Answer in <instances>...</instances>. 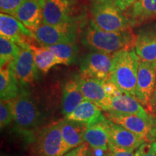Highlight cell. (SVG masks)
<instances>
[{
  "mask_svg": "<svg viewBox=\"0 0 156 156\" xmlns=\"http://www.w3.org/2000/svg\"><path fill=\"white\" fill-rule=\"evenodd\" d=\"M136 35L132 28L122 31H106L98 29L90 23L84 32L83 45L95 51L114 54L129 47H134Z\"/></svg>",
  "mask_w": 156,
  "mask_h": 156,
  "instance_id": "cell-1",
  "label": "cell"
},
{
  "mask_svg": "<svg viewBox=\"0 0 156 156\" xmlns=\"http://www.w3.org/2000/svg\"><path fill=\"white\" fill-rule=\"evenodd\" d=\"M139 62L134 47L124 48L114 53L112 81L122 93L134 98Z\"/></svg>",
  "mask_w": 156,
  "mask_h": 156,
  "instance_id": "cell-2",
  "label": "cell"
},
{
  "mask_svg": "<svg viewBox=\"0 0 156 156\" xmlns=\"http://www.w3.org/2000/svg\"><path fill=\"white\" fill-rule=\"evenodd\" d=\"M90 23L101 30L122 31L132 28L114 0H90Z\"/></svg>",
  "mask_w": 156,
  "mask_h": 156,
  "instance_id": "cell-3",
  "label": "cell"
},
{
  "mask_svg": "<svg viewBox=\"0 0 156 156\" xmlns=\"http://www.w3.org/2000/svg\"><path fill=\"white\" fill-rule=\"evenodd\" d=\"M9 101L15 126L20 132H31L40 125L41 114L28 93L21 90L18 96Z\"/></svg>",
  "mask_w": 156,
  "mask_h": 156,
  "instance_id": "cell-4",
  "label": "cell"
},
{
  "mask_svg": "<svg viewBox=\"0 0 156 156\" xmlns=\"http://www.w3.org/2000/svg\"><path fill=\"white\" fill-rule=\"evenodd\" d=\"M35 40L41 46L75 41L77 33L76 23H67L62 25L41 24L38 28L32 30Z\"/></svg>",
  "mask_w": 156,
  "mask_h": 156,
  "instance_id": "cell-5",
  "label": "cell"
},
{
  "mask_svg": "<svg viewBox=\"0 0 156 156\" xmlns=\"http://www.w3.org/2000/svg\"><path fill=\"white\" fill-rule=\"evenodd\" d=\"M69 150L64 142L59 122L43 129L37 137V156H63Z\"/></svg>",
  "mask_w": 156,
  "mask_h": 156,
  "instance_id": "cell-6",
  "label": "cell"
},
{
  "mask_svg": "<svg viewBox=\"0 0 156 156\" xmlns=\"http://www.w3.org/2000/svg\"><path fill=\"white\" fill-rule=\"evenodd\" d=\"M114 54L90 52L83 58L80 64V74L90 76L103 82L112 81Z\"/></svg>",
  "mask_w": 156,
  "mask_h": 156,
  "instance_id": "cell-7",
  "label": "cell"
},
{
  "mask_svg": "<svg viewBox=\"0 0 156 156\" xmlns=\"http://www.w3.org/2000/svg\"><path fill=\"white\" fill-rule=\"evenodd\" d=\"M43 12V23L46 25H62L75 23L73 0H40Z\"/></svg>",
  "mask_w": 156,
  "mask_h": 156,
  "instance_id": "cell-8",
  "label": "cell"
},
{
  "mask_svg": "<svg viewBox=\"0 0 156 156\" xmlns=\"http://www.w3.org/2000/svg\"><path fill=\"white\" fill-rule=\"evenodd\" d=\"M155 85L156 62H147L140 59L135 98L143 107L148 108Z\"/></svg>",
  "mask_w": 156,
  "mask_h": 156,
  "instance_id": "cell-9",
  "label": "cell"
},
{
  "mask_svg": "<svg viewBox=\"0 0 156 156\" xmlns=\"http://www.w3.org/2000/svg\"><path fill=\"white\" fill-rule=\"evenodd\" d=\"M0 36L12 41L21 48L28 47L29 45L36 41L32 31L14 16L5 13L0 14Z\"/></svg>",
  "mask_w": 156,
  "mask_h": 156,
  "instance_id": "cell-10",
  "label": "cell"
},
{
  "mask_svg": "<svg viewBox=\"0 0 156 156\" xmlns=\"http://www.w3.org/2000/svg\"><path fill=\"white\" fill-rule=\"evenodd\" d=\"M75 79L86 100L95 103L105 112L110 110L112 98L105 88V82L83 74H80Z\"/></svg>",
  "mask_w": 156,
  "mask_h": 156,
  "instance_id": "cell-11",
  "label": "cell"
},
{
  "mask_svg": "<svg viewBox=\"0 0 156 156\" xmlns=\"http://www.w3.org/2000/svg\"><path fill=\"white\" fill-rule=\"evenodd\" d=\"M9 67L20 85L30 84L37 79L38 68L29 47L21 48L18 56L9 64Z\"/></svg>",
  "mask_w": 156,
  "mask_h": 156,
  "instance_id": "cell-12",
  "label": "cell"
},
{
  "mask_svg": "<svg viewBox=\"0 0 156 156\" xmlns=\"http://www.w3.org/2000/svg\"><path fill=\"white\" fill-rule=\"evenodd\" d=\"M106 115L108 119L141 136L145 142H149L153 125L154 118L153 117L145 119L136 114H119L112 111H107Z\"/></svg>",
  "mask_w": 156,
  "mask_h": 156,
  "instance_id": "cell-13",
  "label": "cell"
},
{
  "mask_svg": "<svg viewBox=\"0 0 156 156\" xmlns=\"http://www.w3.org/2000/svg\"><path fill=\"white\" fill-rule=\"evenodd\" d=\"M109 141L110 134L108 119L105 118L103 115L95 122L87 124L85 134V142L90 147L108 151Z\"/></svg>",
  "mask_w": 156,
  "mask_h": 156,
  "instance_id": "cell-14",
  "label": "cell"
},
{
  "mask_svg": "<svg viewBox=\"0 0 156 156\" xmlns=\"http://www.w3.org/2000/svg\"><path fill=\"white\" fill-rule=\"evenodd\" d=\"M108 122L110 134L109 143L116 147L134 151L146 142L141 136L133 133L111 120L108 119Z\"/></svg>",
  "mask_w": 156,
  "mask_h": 156,
  "instance_id": "cell-15",
  "label": "cell"
},
{
  "mask_svg": "<svg viewBox=\"0 0 156 156\" xmlns=\"http://www.w3.org/2000/svg\"><path fill=\"white\" fill-rule=\"evenodd\" d=\"M124 13L130 26H140L156 18V0H136Z\"/></svg>",
  "mask_w": 156,
  "mask_h": 156,
  "instance_id": "cell-16",
  "label": "cell"
},
{
  "mask_svg": "<svg viewBox=\"0 0 156 156\" xmlns=\"http://www.w3.org/2000/svg\"><path fill=\"white\" fill-rule=\"evenodd\" d=\"M134 49L140 59L156 62V25L139 31L136 36Z\"/></svg>",
  "mask_w": 156,
  "mask_h": 156,
  "instance_id": "cell-17",
  "label": "cell"
},
{
  "mask_svg": "<svg viewBox=\"0 0 156 156\" xmlns=\"http://www.w3.org/2000/svg\"><path fill=\"white\" fill-rule=\"evenodd\" d=\"M15 18L31 31L43 23V12L40 0H25L14 15Z\"/></svg>",
  "mask_w": 156,
  "mask_h": 156,
  "instance_id": "cell-18",
  "label": "cell"
},
{
  "mask_svg": "<svg viewBox=\"0 0 156 156\" xmlns=\"http://www.w3.org/2000/svg\"><path fill=\"white\" fill-rule=\"evenodd\" d=\"M62 137L69 151L85 142L87 124L64 119L59 122Z\"/></svg>",
  "mask_w": 156,
  "mask_h": 156,
  "instance_id": "cell-19",
  "label": "cell"
},
{
  "mask_svg": "<svg viewBox=\"0 0 156 156\" xmlns=\"http://www.w3.org/2000/svg\"><path fill=\"white\" fill-rule=\"evenodd\" d=\"M109 111L124 114H136L145 119L153 117L147 113L135 98L124 93L112 98Z\"/></svg>",
  "mask_w": 156,
  "mask_h": 156,
  "instance_id": "cell-20",
  "label": "cell"
},
{
  "mask_svg": "<svg viewBox=\"0 0 156 156\" xmlns=\"http://www.w3.org/2000/svg\"><path fill=\"white\" fill-rule=\"evenodd\" d=\"M62 92V113L65 116L73 112L80 103L86 100L80 89L76 79H70L66 82Z\"/></svg>",
  "mask_w": 156,
  "mask_h": 156,
  "instance_id": "cell-21",
  "label": "cell"
},
{
  "mask_svg": "<svg viewBox=\"0 0 156 156\" xmlns=\"http://www.w3.org/2000/svg\"><path fill=\"white\" fill-rule=\"evenodd\" d=\"M20 84L9 69V64L0 69V96L1 100L9 101L17 98L21 92Z\"/></svg>",
  "mask_w": 156,
  "mask_h": 156,
  "instance_id": "cell-22",
  "label": "cell"
},
{
  "mask_svg": "<svg viewBox=\"0 0 156 156\" xmlns=\"http://www.w3.org/2000/svg\"><path fill=\"white\" fill-rule=\"evenodd\" d=\"M101 109L100 107L91 101L85 100L80 103L73 112L65 116V118L89 124L95 122L103 116Z\"/></svg>",
  "mask_w": 156,
  "mask_h": 156,
  "instance_id": "cell-23",
  "label": "cell"
},
{
  "mask_svg": "<svg viewBox=\"0 0 156 156\" xmlns=\"http://www.w3.org/2000/svg\"><path fill=\"white\" fill-rule=\"evenodd\" d=\"M28 47L32 51L35 62L38 70L47 73L54 66L63 64L59 58L46 46H37L35 44H30Z\"/></svg>",
  "mask_w": 156,
  "mask_h": 156,
  "instance_id": "cell-24",
  "label": "cell"
},
{
  "mask_svg": "<svg viewBox=\"0 0 156 156\" xmlns=\"http://www.w3.org/2000/svg\"><path fill=\"white\" fill-rule=\"evenodd\" d=\"M48 48L63 62L64 65H69L73 63L77 56V46L75 41L62 43L48 46Z\"/></svg>",
  "mask_w": 156,
  "mask_h": 156,
  "instance_id": "cell-25",
  "label": "cell"
},
{
  "mask_svg": "<svg viewBox=\"0 0 156 156\" xmlns=\"http://www.w3.org/2000/svg\"><path fill=\"white\" fill-rule=\"evenodd\" d=\"M21 47L9 39L0 36V65L9 64L18 56Z\"/></svg>",
  "mask_w": 156,
  "mask_h": 156,
  "instance_id": "cell-26",
  "label": "cell"
},
{
  "mask_svg": "<svg viewBox=\"0 0 156 156\" xmlns=\"http://www.w3.org/2000/svg\"><path fill=\"white\" fill-rule=\"evenodd\" d=\"M14 122L12 108L10 101L1 100L0 102V126L1 129L9 125Z\"/></svg>",
  "mask_w": 156,
  "mask_h": 156,
  "instance_id": "cell-27",
  "label": "cell"
},
{
  "mask_svg": "<svg viewBox=\"0 0 156 156\" xmlns=\"http://www.w3.org/2000/svg\"><path fill=\"white\" fill-rule=\"evenodd\" d=\"M25 0H0L1 13L14 16L17 9Z\"/></svg>",
  "mask_w": 156,
  "mask_h": 156,
  "instance_id": "cell-28",
  "label": "cell"
},
{
  "mask_svg": "<svg viewBox=\"0 0 156 156\" xmlns=\"http://www.w3.org/2000/svg\"><path fill=\"white\" fill-rule=\"evenodd\" d=\"M108 156H135L133 151L116 147L111 143L108 144Z\"/></svg>",
  "mask_w": 156,
  "mask_h": 156,
  "instance_id": "cell-29",
  "label": "cell"
},
{
  "mask_svg": "<svg viewBox=\"0 0 156 156\" xmlns=\"http://www.w3.org/2000/svg\"><path fill=\"white\" fill-rule=\"evenodd\" d=\"M90 146L87 142H84L78 147L74 148L69 152H67L63 156H87Z\"/></svg>",
  "mask_w": 156,
  "mask_h": 156,
  "instance_id": "cell-30",
  "label": "cell"
},
{
  "mask_svg": "<svg viewBox=\"0 0 156 156\" xmlns=\"http://www.w3.org/2000/svg\"><path fill=\"white\" fill-rule=\"evenodd\" d=\"M135 156H156V153L153 150L151 143L145 142L136 150Z\"/></svg>",
  "mask_w": 156,
  "mask_h": 156,
  "instance_id": "cell-31",
  "label": "cell"
},
{
  "mask_svg": "<svg viewBox=\"0 0 156 156\" xmlns=\"http://www.w3.org/2000/svg\"><path fill=\"white\" fill-rule=\"evenodd\" d=\"M114 2L116 4L119 8L123 12L126 11L129 7L133 4L136 0H114Z\"/></svg>",
  "mask_w": 156,
  "mask_h": 156,
  "instance_id": "cell-32",
  "label": "cell"
},
{
  "mask_svg": "<svg viewBox=\"0 0 156 156\" xmlns=\"http://www.w3.org/2000/svg\"><path fill=\"white\" fill-rule=\"evenodd\" d=\"M147 109L149 110V112L156 114V85L153 90V94H152L151 100H150L149 106H148Z\"/></svg>",
  "mask_w": 156,
  "mask_h": 156,
  "instance_id": "cell-33",
  "label": "cell"
},
{
  "mask_svg": "<svg viewBox=\"0 0 156 156\" xmlns=\"http://www.w3.org/2000/svg\"><path fill=\"white\" fill-rule=\"evenodd\" d=\"M87 156H108V151H103L101 149H95L91 147V150L88 151Z\"/></svg>",
  "mask_w": 156,
  "mask_h": 156,
  "instance_id": "cell-34",
  "label": "cell"
},
{
  "mask_svg": "<svg viewBox=\"0 0 156 156\" xmlns=\"http://www.w3.org/2000/svg\"><path fill=\"white\" fill-rule=\"evenodd\" d=\"M156 141V117L154 118L153 120V128L151 130V137H150L149 143H152V142Z\"/></svg>",
  "mask_w": 156,
  "mask_h": 156,
  "instance_id": "cell-35",
  "label": "cell"
},
{
  "mask_svg": "<svg viewBox=\"0 0 156 156\" xmlns=\"http://www.w3.org/2000/svg\"><path fill=\"white\" fill-rule=\"evenodd\" d=\"M151 145H152V147H153V150L154 151V152L156 153V141L152 142Z\"/></svg>",
  "mask_w": 156,
  "mask_h": 156,
  "instance_id": "cell-36",
  "label": "cell"
}]
</instances>
